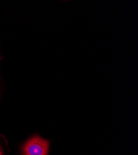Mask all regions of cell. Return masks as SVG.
I'll list each match as a JSON object with an SVG mask.
<instances>
[{"mask_svg": "<svg viewBox=\"0 0 138 155\" xmlns=\"http://www.w3.org/2000/svg\"><path fill=\"white\" fill-rule=\"evenodd\" d=\"M0 155H3V151H2V150L1 147H0Z\"/></svg>", "mask_w": 138, "mask_h": 155, "instance_id": "7a4b0ae2", "label": "cell"}, {"mask_svg": "<svg viewBox=\"0 0 138 155\" xmlns=\"http://www.w3.org/2000/svg\"><path fill=\"white\" fill-rule=\"evenodd\" d=\"M50 142L38 135L29 139L22 147L23 155H48Z\"/></svg>", "mask_w": 138, "mask_h": 155, "instance_id": "6da1fadb", "label": "cell"}]
</instances>
